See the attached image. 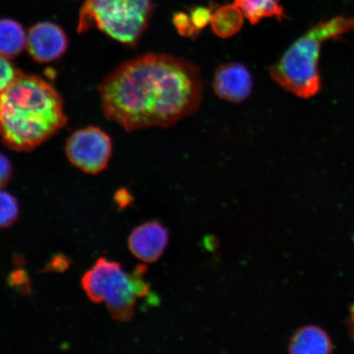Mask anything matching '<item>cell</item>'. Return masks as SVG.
Instances as JSON below:
<instances>
[{
	"mask_svg": "<svg viewBox=\"0 0 354 354\" xmlns=\"http://www.w3.org/2000/svg\"><path fill=\"white\" fill-rule=\"evenodd\" d=\"M99 91L106 118L135 131L171 127L196 112L203 83L199 71L189 62L149 54L118 66Z\"/></svg>",
	"mask_w": 354,
	"mask_h": 354,
	"instance_id": "6da1fadb",
	"label": "cell"
},
{
	"mask_svg": "<svg viewBox=\"0 0 354 354\" xmlns=\"http://www.w3.org/2000/svg\"><path fill=\"white\" fill-rule=\"evenodd\" d=\"M66 123L63 100L41 77L20 73L0 95V139L8 149L30 151Z\"/></svg>",
	"mask_w": 354,
	"mask_h": 354,
	"instance_id": "7a4b0ae2",
	"label": "cell"
},
{
	"mask_svg": "<svg viewBox=\"0 0 354 354\" xmlns=\"http://www.w3.org/2000/svg\"><path fill=\"white\" fill-rule=\"evenodd\" d=\"M353 30L354 17H336L318 22L288 48L270 68V76L284 90L300 98L317 95L322 88L318 63L323 44L338 39Z\"/></svg>",
	"mask_w": 354,
	"mask_h": 354,
	"instance_id": "3957f363",
	"label": "cell"
},
{
	"mask_svg": "<svg viewBox=\"0 0 354 354\" xmlns=\"http://www.w3.org/2000/svg\"><path fill=\"white\" fill-rule=\"evenodd\" d=\"M146 271L145 266L138 265L128 274L120 263L100 258L83 276L82 289L91 302H104L113 319L129 322L135 315L137 299L149 293L144 279Z\"/></svg>",
	"mask_w": 354,
	"mask_h": 354,
	"instance_id": "277c9868",
	"label": "cell"
},
{
	"mask_svg": "<svg viewBox=\"0 0 354 354\" xmlns=\"http://www.w3.org/2000/svg\"><path fill=\"white\" fill-rule=\"evenodd\" d=\"M153 10V0H86L80 10L78 32L97 28L134 47L147 29Z\"/></svg>",
	"mask_w": 354,
	"mask_h": 354,
	"instance_id": "5b68a950",
	"label": "cell"
},
{
	"mask_svg": "<svg viewBox=\"0 0 354 354\" xmlns=\"http://www.w3.org/2000/svg\"><path fill=\"white\" fill-rule=\"evenodd\" d=\"M113 145L100 128L88 127L75 131L66 143V154L75 167L88 174H98L109 165Z\"/></svg>",
	"mask_w": 354,
	"mask_h": 354,
	"instance_id": "8992f818",
	"label": "cell"
},
{
	"mask_svg": "<svg viewBox=\"0 0 354 354\" xmlns=\"http://www.w3.org/2000/svg\"><path fill=\"white\" fill-rule=\"evenodd\" d=\"M169 237V231L165 225L158 221H149L133 229L127 239V245L137 259L153 263L165 254Z\"/></svg>",
	"mask_w": 354,
	"mask_h": 354,
	"instance_id": "52a82bcc",
	"label": "cell"
},
{
	"mask_svg": "<svg viewBox=\"0 0 354 354\" xmlns=\"http://www.w3.org/2000/svg\"><path fill=\"white\" fill-rule=\"evenodd\" d=\"M68 39L59 26L41 21L30 28L26 48L29 55L38 63H50L65 54Z\"/></svg>",
	"mask_w": 354,
	"mask_h": 354,
	"instance_id": "ba28073f",
	"label": "cell"
},
{
	"mask_svg": "<svg viewBox=\"0 0 354 354\" xmlns=\"http://www.w3.org/2000/svg\"><path fill=\"white\" fill-rule=\"evenodd\" d=\"M212 86L221 99L239 103L250 95L253 77L245 65L225 64L216 69Z\"/></svg>",
	"mask_w": 354,
	"mask_h": 354,
	"instance_id": "9c48e42d",
	"label": "cell"
},
{
	"mask_svg": "<svg viewBox=\"0 0 354 354\" xmlns=\"http://www.w3.org/2000/svg\"><path fill=\"white\" fill-rule=\"evenodd\" d=\"M333 348L325 330L309 325L301 327L291 336L288 351L294 354H328L333 352Z\"/></svg>",
	"mask_w": 354,
	"mask_h": 354,
	"instance_id": "30bf717a",
	"label": "cell"
},
{
	"mask_svg": "<svg viewBox=\"0 0 354 354\" xmlns=\"http://www.w3.org/2000/svg\"><path fill=\"white\" fill-rule=\"evenodd\" d=\"M28 35L15 20L0 19V55L13 59L26 47Z\"/></svg>",
	"mask_w": 354,
	"mask_h": 354,
	"instance_id": "8fae6325",
	"label": "cell"
},
{
	"mask_svg": "<svg viewBox=\"0 0 354 354\" xmlns=\"http://www.w3.org/2000/svg\"><path fill=\"white\" fill-rule=\"evenodd\" d=\"M212 29L218 37L227 39L240 32L243 24V15L236 4L221 6L212 13Z\"/></svg>",
	"mask_w": 354,
	"mask_h": 354,
	"instance_id": "7c38bea8",
	"label": "cell"
},
{
	"mask_svg": "<svg viewBox=\"0 0 354 354\" xmlns=\"http://www.w3.org/2000/svg\"><path fill=\"white\" fill-rule=\"evenodd\" d=\"M234 3L253 25L266 17H277L279 21L286 17L280 0H234Z\"/></svg>",
	"mask_w": 354,
	"mask_h": 354,
	"instance_id": "4fadbf2b",
	"label": "cell"
},
{
	"mask_svg": "<svg viewBox=\"0 0 354 354\" xmlns=\"http://www.w3.org/2000/svg\"><path fill=\"white\" fill-rule=\"evenodd\" d=\"M19 216V205L10 193L0 189V229L10 227Z\"/></svg>",
	"mask_w": 354,
	"mask_h": 354,
	"instance_id": "5bb4252c",
	"label": "cell"
},
{
	"mask_svg": "<svg viewBox=\"0 0 354 354\" xmlns=\"http://www.w3.org/2000/svg\"><path fill=\"white\" fill-rule=\"evenodd\" d=\"M20 73L7 57L0 55V95L11 85Z\"/></svg>",
	"mask_w": 354,
	"mask_h": 354,
	"instance_id": "9a60e30c",
	"label": "cell"
},
{
	"mask_svg": "<svg viewBox=\"0 0 354 354\" xmlns=\"http://www.w3.org/2000/svg\"><path fill=\"white\" fill-rule=\"evenodd\" d=\"M177 32L185 37L196 38L197 35L201 33L194 28L189 15L185 12H176L172 19Z\"/></svg>",
	"mask_w": 354,
	"mask_h": 354,
	"instance_id": "2e32d148",
	"label": "cell"
},
{
	"mask_svg": "<svg viewBox=\"0 0 354 354\" xmlns=\"http://www.w3.org/2000/svg\"><path fill=\"white\" fill-rule=\"evenodd\" d=\"M212 8L198 6L189 10L192 24L198 32L205 28L211 22Z\"/></svg>",
	"mask_w": 354,
	"mask_h": 354,
	"instance_id": "e0dca14e",
	"label": "cell"
},
{
	"mask_svg": "<svg viewBox=\"0 0 354 354\" xmlns=\"http://www.w3.org/2000/svg\"><path fill=\"white\" fill-rule=\"evenodd\" d=\"M12 176V166L6 155L0 153V189L6 187Z\"/></svg>",
	"mask_w": 354,
	"mask_h": 354,
	"instance_id": "ac0fdd59",
	"label": "cell"
},
{
	"mask_svg": "<svg viewBox=\"0 0 354 354\" xmlns=\"http://www.w3.org/2000/svg\"><path fill=\"white\" fill-rule=\"evenodd\" d=\"M10 283L13 287L24 290V292L30 289L28 277L26 275V272L21 271V270L13 272L11 274Z\"/></svg>",
	"mask_w": 354,
	"mask_h": 354,
	"instance_id": "d6986e66",
	"label": "cell"
},
{
	"mask_svg": "<svg viewBox=\"0 0 354 354\" xmlns=\"http://www.w3.org/2000/svg\"><path fill=\"white\" fill-rule=\"evenodd\" d=\"M68 266L69 261L66 259V257L64 255H57L48 263V267H46V271L52 270V271L62 272L68 268Z\"/></svg>",
	"mask_w": 354,
	"mask_h": 354,
	"instance_id": "ffe728a7",
	"label": "cell"
},
{
	"mask_svg": "<svg viewBox=\"0 0 354 354\" xmlns=\"http://www.w3.org/2000/svg\"><path fill=\"white\" fill-rule=\"evenodd\" d=\"M115 201L120 209H126L132 201L131 194L126 189H120L115 194Z\"/></svg>",
	"mask_w": 354,
	"mask_h": 354,
	"instance_id": "44dd1931",
	"label": "cell"
}]
</instances>
